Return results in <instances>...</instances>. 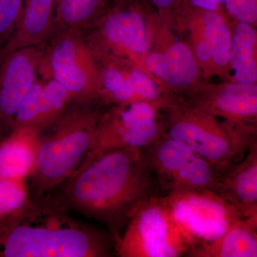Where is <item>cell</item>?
Here are the masks:
<instances>
[{"label": "cell", "mask_w": 257, "mask_h": 257, "mask_svg": "<svg viewBox=\"0 0 257 257\" xmlns=\"http://www.w3.org/2000/svg\"><path fill=\"white\" fill-rule=\"evenodd\" d=\"M52 192L72 212L104 225L115 241L140 205L162 195L143 150L133 147L84 161Z\"/></svg>", "instance_id": "6da1fadb"}, {"label": "cell", "mask_w": 257, "mask_h": 257, "mask_svg": "<svg viewBox=\"0 0 257 257\" xmlns=\"http://www.w3.org/2000/svg\"><path fill=\"white\" fill-rule=\"evenodd\" d=\"M114 246L110 233L77 219L52 191L0 221V257H109Z\"/></svg>", "instance_id": "7a4b0ae2"}, {"label": "cell", "mask_w": 257, "mask_h": 257, "mask_svg": "<svg viewBox=\"0 0 257 257\" xmlns=\"http://www.w3.org/2000/svg\"><path fill=\"white\" fill-rule=\"evenodd\" d=\"M101 116L92 101H74L40 132L35 165L27 180L31 199L54 190L73 175L94 145Z\"/></svg>", "instance_id": "3957f363"}, {"label": "cell", "mask_w": 257, "mask_h": 257, "mask_svg": "<svg viewBox=\"0 0 257 257\" xmlns=\"http://www.w3.org/2000/svg\"><path fill=\"white\" fill-rule=\"evenodd\" d=\"M197 243L176 220L165 196L138 208L115 241L119 257H177L191 253Z\"/></svg>", "instance_id": "277c9868"}, {"label": "cell", "mask_w": 257, "mask_h": 257, "mask_svg": "<svg viewBox=\"0 0 257 257\" xmlns=\"http://www.w3.org/2000/svg\"><path fill=\"white\" fill-rule=\"evenodd\" d=\"M39 74L42 79L58 83L74 101H93L100 93L92 50L80 30L55 34L50 46L43 51Z\"/></svg>", "instance_id": "5b68a950"}, {"label": "cell", "mask_w": 257, "mask_h": 257, "mask_svg": "<svg viewBox=\"0 0 257 257\" xmlns=\"http://www.w3.org/2000/svg\"><path fill=\"white\" fill-rule=\"evenodd\" d=\"M142 150L162 195L194 190L217 194V168L182 144L162 136Z\"/></svg>", "instance_id": "8992f818"}, {"label": "cell", "mask_w": 257, "mask_h": 257, "mask_svg": "<svg viewBox=\"0 0 257 257\" xmlns=\"http://www.w3.org/2000/svg\"><path fill=\"white\" fill-rule=\"evenodd\" d=\"M162 136L182 144L216 168L236 162L254 140L250 133L224 130L212 120L192 115L174 119Z\"/></svg>", "instance_id": "52a82bcc"}, {"label": "cell", "mask_w": 257, "mask_h": 257, "mask_svg": "<svg viewBox=\"0 0 257 257\" xmlns=\"http://www.w3.org/2000/svg\"><path fill=\"white\" fill-rule=\"evenodd\" d=\"M162 136L156 109L151 103H124L109 114L101 115L95 141L84 161L113 150L143 149Z\"/></svg>", "instance_id": "ba28073f"}, {"label": "cell", "mask_w": 257, "mask_h": 257, "mask_svg": "<svg viewBox=\"0 0 257 257\" xmlns=\"http://www.w3.org/2000/svg\"><path fill=\"white\" fill-rule=\"evenodd\" d=\"M165 197L176 220L195 240L197 246L220 237L233 221L243 218L211 190L183 191Z\"/></svg>", "instance_id": "9c48e42d"}, {"label": "cell", "mask_w": 257, "mask_h": 257, "mask_svg": "<svg viewBox=\"0 0 257 257\" xmlns=\"http://www.w3.org/2000/svg\"><path fill=\"white\" fill-rule=\"evenodd\" d=\"M43 51L24 47L0 58V138L13 131L19 106L37 80Z\"/></svg>", "instance_id": "30bf717a"}, {"label": "cell", "mask_w": 257, "mask_h": 257, "mask_svg": "<svg viewBox=\"0 0 257 257\" xmlns=\"http://www.w3.org/2000/svg\"><path fill=\"white\" fill-rule=\"evenodd\" d=\"M217 194L241 217L257 214V143L248 146L243 159L217 168Z\"/></svg>", "instance_id": "8fae6325"}, {"label": "cell", "mask_w": 257, "mask_h": 257, "mask_svg": "<svg viewBox=\"0 0 257 257\" xmlns=\"http://www.w3.org/2000/svg\"><path fill=\"white\" fill-rule=\"evenodd\" d=\"M74 101L73 96L55 81L37 79L19 106L13 120V130L30 127L42 132Z\"/></svg>", "instance_id": "7c38bea8"}, {"label": "cell", "mask_w": 257, "mask_h": 257, "mask_svg": "<svg viewBox=\"0 0 257 257\" xmlns=\"http://www.w3.org/2000/svg\"><path fill=\"white\" fill-rule=\"evenodd\" d=\"M57 0H24L14 33L0 48V58L24 47L37 46L52 35Z\"/></svg>", "instance_id": "4fadbf2b"}, {"label": "cell", "mask_w": 257, "mask_h": 257, "mask_svg": "<svg viewBox=\"0 0 257 257\" xmlns=\"http://www.w3.org/2000/svg\"><path fill=\"white\" fill-rule=\"evenodd\" d=\"M40 133L19 127L0 138V177L28 179L35 165Z\"/></svg>", "instance_id": "5bb4252c"}, {"label": "cell", "mask_w": 257, "mask_h": 257, "mask_svg": "<svg viewBox=\"0 0 257 257\" xmlns=\"http://www.w3.org/2000/svg\"><path fill=\"white\" fill-rule=\"evenodd\" d=\"M189 256L256 257L257 214L236 219L220 237L198 245Z\"/></svg>", "instance_id": "9a60e30c"}, {"label": "cell", "mask_w": 257, "mask_h": 257, "mask_svg": "<svg viewBox=\"0 0 257 257\" xmlns=\"http://www.w3.org/2000/svg\"><path fill=\"white\" fill-rule=\"evenodd\" d=\"M102 23L101 35L110 46L134 54L146 52V26L143 15L137 10H114Z\"/></svg>", "instance_id": "2e32d148"}, {"label": "cell", "mask_w": 257, "mask_h": 257, "mask_svg": "<svg viewBox=\"0 0 257 257\" xmlns=\"http://www.w3.org/2000/svg\"><path fill=\"white\" fill-rule=\"evenodd\" d=\"M147 69L167 84L186 87L197 78L198 67L188 47L177 42L164 54H152L146 60Z\"/></svg>", "instance_id": "e0dca14e"}, {"label": "cell", "mask_w": 257, "mask_h": 257, "mask_svg": "<svg viewBox=\"0 0 257 257\" xmlns=\"http://www.w3.org/2000/svg\"><path fill=\"white\" fill-rule=\"evenodd\" d=\"M211 105L219 113L234 119L256 116V84L243 82L228 84L219 91Z\"/></svg>", "instance_id": "ac0fdd59"}, {"label": "cell", "mask_w": 257, "mask_h": 257, "mask_svg": "<svg viewBox=\"0 0 257 257\" xmlns=\"http://www.w3.org/2000/svg\"><path fill=\"white\" fill-rule=\"evenodd\" d=\"M256 34L248 24L240 23L236 29L231 45L229 61L234 69L237 82L254 83L257 79L256 64L253 58Z\"/></svg>", "instance_id": "d6986e66"}, {"label": "cell", "mask_w": 257, "mask_h": 257, "mask_svg": "<svg viewBox=\"0 0 257 257\" xmlns=\"http://www.w3.org/2000/svg\"><path fill=\"white\" fill-rule=\"evenodd\" d=\"M104 0H57L52 34L80 30L101 8Z\"/></svg>", "instance_id": "ffe728a7"}, {"label": "cell", "mask_w": 257, "mask_h": 257, "mask_svg": "<svg viewBox=\"0 0 257 257\" xmlns=\"http://www.w3.org/2000/svg\"><path fill=\"white\" fill-rule=\"evenodd\" d=\"M203 20L204 42L210 52L211 58L219 65H226L229 62L232 42L224 19L216 12L206 11Z\"/></svg>", "instance_id": "44dd1931"}, {"label": "cell", "mask_w": 257, "mask_h": 257, "mask_svg": "<svg viewBox=\"0 0 257 257\" xmlns=\"http://www.w3.org/2000/svg\"><path fill=\"white\" fill-rule=\"evenodd\" d=\"M27 180L0 177V221L23 209L31 199Z\"/></svg>", "instance_id": "7402d4cb"}, {"label": "cell", "mask_w": 257, "mask_h": 257, "mask_svg": "<svg viewBox=\"0 0 257 257\" xmlns=\"http://www.w3.org/2000/svg\"><path fill=\"white\" fill-rule=\"evenodd\" d=\"M24 0H0V45L9 40L20 20Z\"/></svg>", "instance_id": "603a6c76"}, {"label": "cell", "mask_w": 257, "mask_h": 257, "mask_svg": "<svg viewBox=\"0 0 257 257\" xmlns=\"http://www.w3.org/2000/svg\"><path fill=\"white\" fill-rule=\"evenodd\" d=\"M226 10L240 23L252 24L257 20L256 0H224Z\"/></svg>", "instance_id": "cb8c5ba5"}, {"label": "cell", "mask_w": 257, "mask_h": 257, "mask_svg": "<svg viewBox=\"0 0 257 257\" xmlns=\"http://www.w3.org/2000/svg\"><path fill=\"white\" fill-rule=\"evenodd\" d=\"M135 96L142 101H154L158 97L160 89L150 77L141 71L135 70L130 75Z\"/></svg>", "instance_id": "d4e9b609"}, {"label": "cell", "mask_w": 257, "mask_h": 257, "mask_svg": "<svg viewBox=\"0 0 257 257\" xmlns=\"http://www.w3.org/2000/svg\"><path fill=\"white\" fill-rule=\"evenodd\" d=\"M196 8L206 11L216 12L220 5L224 4V0H189Z\"/></svg>", "instance_id": "484cf974"}, {"label": "cell", "mask_w": 257, "mask_h": 257, "mask_svg": "<svg viewBox=\"0 0 257 257\" xmlns=\"http://www.w3.org/2000/svg\"><path fill=\"white\" fill-rule=\"evenodd\" d=\"M196 55L199 60L207 62L211 59V54L208 49L207 44L204 41L198 44L196 47Z\"/></svg>", "instance_id": "4316f807"}, {"label": "cell", "mask_w": 257, "mask_h": 257, "mask_svg": "<svg viewBox=\"0 0 257 257\" xmlns=\"http://www.w3.org/2000/svg\"><path fill=\"white\" fill-rule=\"evenodd\" d=\"M177 0H152V3H154L157 8L162 10H166L167 8H170L176 3Z\"/></svg>", "instance_id": "83f0119b"}, {"label": "cell", "mask_w": 257, "mask_h": 257, "mask_svg": "<svg viewBox=\"0 0 257 257\" xmlns=\"http://www.w3.org/2000/svg\"></svg>", "instance_id": "f1b7e54d"}]
</instances>
